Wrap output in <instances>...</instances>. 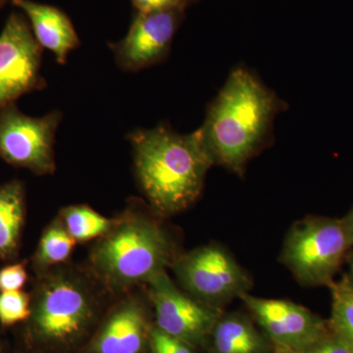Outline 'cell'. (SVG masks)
<instances>
[{
	"mask_svg": "<svg viewBox=\"0 0 353 353\" xmlns=\"http://www.w3.org/2000/svg\"><path fill=\"white\" fill-rule=\"evenodd\" d=\"M7 1H8V0H0V10L6 6Z\"/></svg>",
	"mask_w": 353,
	"mask_h": 353,
	"instance_id": "28",
	"label": "cell"
},
{
	"mask_svg": "<svg viewBox=\"0 0 353 353\" xmlns=\"http://www.w3.org/2000/svg\"><path fill=\"white\" fill-rule=\"evenodd\" d=\"M43 50L27 18L11 14L0 34V110L46 88L41 74Z\"/></svg>",
	"mask_w": 353,
	"mask_h": 353,
	"instance_id": "8",
	"label": "cell"
},
{
	"mask_svg": "<svg viewBox=\"0 0 353 353\" xmlns=\"http://www.w3.org/2000/svg\"><path fill=\"white\" fill-rule=\"evenodd\" d=\"M171 268L187 294L213 307L240 299L252 285L241 265L217 243L178 255Z\"/></svg>",
	"mask_w": 353,
	"mask_h": 353,
	"instance_id": "6",
	"label": "cell"
},
{
	"mask_svg": "<svg viewBox=\"0 0 353 353\" xmlns=\"http://www.w3.org/2000/svg\"><path fill=\"white\" fill-rule=\"evenodd\" d=\"M132 199L88 256V270L109 294H125L166 272L178 255L157 213Z\"/></svg>",
	"mask_w": 353,
	"mask_h": 353,
	"instance_id": "3",
	"label": "cell"
},
{
	"mask_svg": "<svg viewBox=\"0 0 353 353\" xmlns=\"http://www.w3.org/2000/svg\"><path fill=\"white\" fill-rule=\"evenodd\" d=\"M331 328V327H330ZM343 340L347 341L348 345L353 350V333L352 334H338Z\"/></svg>",
	"mask_w": 353,
	"mask_h": 353,
	"instance_id": "24",
	"label": "cell"
},
{
	"mask_svg": "<svg viewBox=\"0 0 353 353\" xmlns=\"http://www.w3.org/2000/svg\"><path fill=\"white\" fill-rule=\"evenodd\" d=\"M108 294L88 269L63 264L37 276L26 340L44 348L74 345L97 320Z\"/></svg>",
	"mask_w": 353,
	"mask_h": 353,
	"instance_id": "4",
	"label": "cell"
},
{
	"mask_svg": "<svg viewBox=\"0 0 353 353\" xmlns=\"http://www.w3.org/2000/svg\"><path fill=\"white\" fill-rule=\"evenodd\" d=\"M283 108L284 102L250 69L234 68L196 130L213 164L243 174L246 163L270 141L274 120Z\"/></svg>",
	"mask_w": 353,
	"mask_h": 353,
	"instance_id": "1",
	"label": "cell"
},
{
	"mask_svg": "<svg viewBox=\"0 0 353 353\" xmlns=\"http://www.w3.org/2000/svg\"><path fill=\"white\" fill-rule=\"evenodd\" d=\"M209 340L214 353H271L274 348L264 333L241 313L222 314Z\"/></svg>",
	"mask_w": 353,
	"mask_h": 353,
	"instance_id": "15",
	"label": "cell"
},
{
	"mask_svg": "<svg viewBox=\"0 0 353 353\" xmlns=\"http://www.w3.org/2000/svg\"><path fill=\"white\" fill-rule=\"evenodd\" d=\"M128 141L139 190L157 215L178 214L196 201L214 165L197 131L179 134L163 123L134 130Z\"/></svg>",
	"mask_w": 353,
	"mask_h": 353,
	"instance_id": "2",
	"label": "cell"
},
{
	"mask_svg": "<svg viewBox=\"0 0 353 353\" xmlns=\"http://www.w3.org/2000/svg\"><path fill=\"white\" fill-rule=\"evenodd\" d=\"M150 322L141 297L130 294L113 306L90 343L92 353H143L150 345Z\"/></svg>",
	"mask_w": 353,
	"mask_h": 353,
	"instance_id": "12",
	"label": "cell"
},
{
	"mask_svg": "<svg viewBox=\"0 0 353 353\" xmlns=\"http://www.w3.org/2000/svg\"><path fill=\"white\" fill-rule=\"evenodd\" d=\"M63 114L53 110L43 117L21 112L15 103L0 110V158L37 176L57 171L55 136Z\"/></svg>",
	"mask_w": 353,
	"mask_h": 353,
	"instance_id": "7",
	"label": "cell"
},
{
	"mask_svg": "<svg viewBox=\"0 0 353 353\" xmlns=\"http://www.w3.org/2000/svg\"><path fill=\"white\" fill-rule=\"evenodd\" d=\"M271 353H301L297 352H294V350H283V348H273V352Z\"/></svg>",
	"mask_w": 353,
	"mask_h": 353,
	"instance_id": "26",
	"label": "cell"
},
{
	"mask_svg": "<svg viewBox=\"0 0 353 353\" xmlns=\"http://www.w3.org/2000/svg\"><path fill=\"white\" fill-rule=\"evenodd\" d=\"M134 13H152L159 11L185 10L189 0H131Z\"/></svg>",
	"mask_w": 353,
	"mask_h": 353,
	"instance_id": "23",
	"label": "cell"
},
{
	"mask_svg": "<svg viewBox=\"0 0 353 353\" xmlns=\"http://www.w3.org/2000/svg\"><path fill=\"white\" fill-rule=\"evenodd\" d=\"M60 219L76 243L97 241L113 226L114 218H108L85 205H69L60 210Z\"/></svg>",
	"mask_w": 353,
	"mask_h": 353,
	"instance_id": "17",
	"label": "cell"
},
{
	"mask_svg": "<svg viewBox=\"0 0 353 353\" xmlns=\"http://www.w3.org/2000/svg\"><path fill=\"white\" fill-rule=\"evenodd\" d=\"M148 347L152 353H194V347L175 336L164 333L157 326L150 329Z\"/></svg>",
	"mask_w": 353,
	"mask_h": 353,
	"instance_id": "21",
	"label": "cell"
},
{
	"mask_svg": "<svg viewBox=\"0 0 353 353\" xmlns=\"http://www.w3.org/2000/svg\"><path fill=\"white\" fill-rule=\"evenodd\" d=\"M31 301V292L22 290L0 292V326L8 328L27 321Z\"/></svg>",
	"mask_w": 353,
	"mask_h": 353,
	"instance_id": "19",
	"label": "cell"
},
{
	"mask_svg": "<svg viewBox=\"0 0 353 353\" xmlns=\"http://www.w3.org/2000/svg\"><path fill=\"white\" fill-rule=\"evenodd\" d=\"M76 243L59 216L51 221L43 230L38 248L29 260L30 266L36 274V277L54 267L66 264Z\"/></svg>",
	"mask_w": 353,
	"mask_h": 353,
	"instance_id": "16",
	"label": "cell"
},
{
	"mask_svg": "<svg viewBox=\"0 0 353 353\" xmlns=\"http://www.w3.org/2000/svg\"><path fill=\"white\" fill-rule=\"evenodd\" d=\"M352 246L347 218L309 217L290 228L281 259L301 284L329 285Z\"/></svg>",
	"mask_w": 353,
	"mask_h": 353,
	"instance_id": "5",
	"label": "cell"
},
{
	"mask_svg": "<svg viewBox=\"0 0 353 353\" xmlns=\"http://www.w3.org/2000/svg\"><path fill=\"white\" fill-rule=\"evenodd\" d=\"M240 299L273 347L301 352L329 331V323L299 304L283 299H259L250 294Z\"/></svg>",
	"mask_w": 353,
	"mask_h": 353,
	"instance_id": "11",
	"label": "cell"
},
{
	"mask_svg": "<svg viewBox=\"0 0 353 353\" xmlns=\"http://www.w3.org/2000/svg\"><path fill=\"white\" fill-rule=\"evenodd\" d=\"M350 275H347L348 279H350V283L353 285V253L350 255Z\"/></svg>",
	"mask_w": 353,
	"mask_h": 353,
	"instance_id": "25",
	"label": "cell"
},
{
	"mask_svg": "<svg viewBox=\"0 0 353 353\" xmlns=\"http://www.w3.org/2000/svg\"><path fill=\"white\" fill-rule=\"evenodd\" d=\"M197 1H199V0H189L190 6H192V3H196Z\"/></svg>",
	"mask_w": 353,
	"mask_h": 353,
	"instance_id": "29",
	"label": "cell"
},
{
	"mask_svg": "<svg viewBox=\"0 0 353 353\" xmlns=\"http://www.w3.org/2000/svg\"><path fill=\"white\" fill-rule=\"evenodd\" d=\"M183 18L185 10L134 13L125 38L108 44L117 66L138 72L163 62Z\"/></svg>",
	"mask_w": 353,
	"mask_h": 353,
	"instance_id": "10",
	"label": "cell"
},
{
	"mask_svg": "<svg viewBox=\"0 0 353 353\" xmlns=\"http://www.w3.org/2000/svg\"><path fill=\"white\" fill-rule=\"evenodd\" d=\"M29 260L9 262L0 268V292L21 290L27 284Z\"/></svg>",
	"mask_w": 353,
	"mask_h": 353,
	"instance_id": "20",
	"label": "cell"
},
{
	"mask_svg": "<svg viewBox=\"0 0 353 353\" xmlns=\"http://www.w3.org/2000/svg\"><path fill=\"white\" fill-rule=\"evenodd\" d=\"M348 222H350V227H352V231H353V213L352 215L350 216V217L347 218Z\"/></svg>",
	"mask_w": 353,
	"mask_h": 353,
	"instance_id": "27",
	"label": "cell"
},
{
	"mask_svg": "<svg viewBox=\"0 0 353 353\" xmlns=\"http://www.w3.org/2000/svg\"><path fill=\"white\" fill-rule=\"evenodd\" d=\"M332 292V317L329 325L334 333H353V285L347 276L329 285Z\"/></svg>",
	"mask_w": 353,
	"mask_h": 353,
	"instance_id": "18",
	"label": "cell"
},
{
	"mask_svg": "<svg viewBox=\"0 0 353 353\" xmlns=\"http://www.w3.org/2000/svg\"><path fill=\"white\" fill-rule=\"evenodd\" d=\"M11 2L27 16L32 34L41 48L51 51L58 64H66L70 52L81 46L80 38L69 16L57 6L32 0Z\"/></svg>",
	"mask_w": 353,
	"mask_h": 353,
	"instance_id": "13",
	"label": "cell"
},
{
	"mask_svg": "<svg viewBox=\"0 0 353 353\" xmlns=\"http://www.w3.org/2000/svg\"><path fill=\"white\" fill-rule=\"evenodd\" d=\"M301 353H353V350L347 341L330 328L322 338Z\"/></svg>",
	"mask_w": 353,
	"mask_h": 353,
	"instance_id": "22",
	"label": "cell"
},
{
	"mask_svg": "<svg viewBox=\"0 0 353 353\" xmlns=\"http://www.w3.org/2000/svg\"><path fill=\"white\" fill-rule=\"evenodd\" d=\"M27 219L24 183L12 180L0 185V261L19 257Z\"/></svg>",
	"mask_w": 353,
	"mask_h": 353,
	"instance_id": "14",
	"label": "cell"
},
{
	"mask_svg": "<svg viewBox=\"0 0 353 353\" xmlns=\"http://www.w3.org/2000/svg\"><path fill=\"white\" fill-rule=\"evenodd\" d=\"M148 285V301L155 313V326L196 348L206 345L222 309L202 303L179 289L166 272Z\"/></svg>",
	"mask_w": 353,
	"mask_h": 353,
	"instance_id": "9",
	"label": "cell"
}]
</instances>
